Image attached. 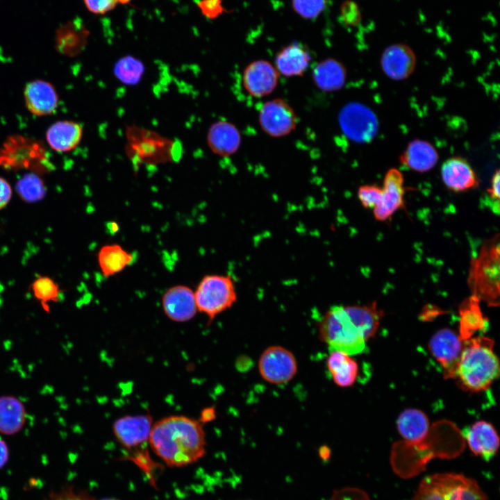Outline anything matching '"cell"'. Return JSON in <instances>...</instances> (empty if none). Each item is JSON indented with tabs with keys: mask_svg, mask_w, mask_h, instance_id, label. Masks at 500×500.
I'll return each mask as SVG.
<instances>
[{
	"mask_svg": "<svg viewBox=\"0 0 500 500\" xmlns=\"http://www.w3.org/2000/svg\"><path fill=\"white\" fill-rule=\"evenodd\" d=\"M198 6L202 13L210 19L217 17L223 12L222 0H201Z\"/></svg>",
	"mask_w": 500,
	"mask_h": 500,
	"instance_id": "obj_38",
	"label": "cell"
},
{
	"mask_svg": "<svg viewBox=\"0 0 500 500\" xmlns=\"http://www.w3.org/2000/svg\"><path fill=\"white\" fill-rule=\"evenodd\" d=\"M197 308L212 320L238 300L235 282L229 275L207 274L194 291Z\"/></svg>",
	"mask_w": 500,
	"mask_h": 500,
	"instance_id": "obj_7",
	"label": "cell"
},
{
	"mask_svg": "<svg viewBox=\"0 0 500 500\" xmlns=\"http://www.w3.org/2000/svg\"><path fill=\"white\" fill-rule=\"evenodd\" d=\"M127 151L128 157L138 164L158 165L174 160L176 144L159 134L136 126L128 127Z\"/></svg>",
	"mask_w": 500,
	"mask_h": 500,
	"instance_id": "obj_8",
	"label": "cell"
},
{
	"mask_svg": "<svg viewBox=\"0 0 500 500\" xmlns=\"http://www.w3.org/2000/svg\"><path fill=\"white\" fill-rule=\"evenodd\" d=\"M215 410L212 407L207 408L201 412V422H210L215 418Z\"/></svg>",
	"mask_w": 500,
	"mask_h": 500,
	"instance_id": "obj_43",
	"label": "cell"
},
{
	"mask_svg": "<svg viewBox=\"0 0 500 500\" xmlns=\"http://www.w3.org/2000/svg\"><path fill=\"white\" fill-rule=\"evenodd\" d=\"M439 156L435 148L428 142L412 140L400 156V162L406 167L417 172H426L434 167Z\"/></svg>",
	"mask_w": 500,
	"mask_h": 500,
	"instance_id": "obj_22",
	"label": "cell"
},
{
	"mask_svg": "<svg viewBox=\"0 0 500 500\" xmlns=\"http://www.w3.org/2000/svg\"><path fill=\"white\" fill-rule=\"evenodd\" d=\"M279 74L275 66L263 60L249 63L242 74V83L252 97H264L271 94L278 83Z\"/></svg>",
	"mask_w": 500,
	"mask_h": 500,
	"instance_id": "obj_14",
	"label": "cell"
},
{
	"mask_svg": "<svg viewBox=\"0 0 500 500\" xmlns=\"http://www.w3.org/2000/svg\"><path fill=\"white\" fill-rule=\"evenodd\" d=\"M82 136L83 128L78 123L62 120L55 122L48 128L46 140L53 150L68 152L78 145Z\"/></svg>",
	"mask_w": 500,
	"mask_h": 500,
	"instance_id": "obj_23",
	"label": "cell"
},
{
	"mask_svg": "<svg viewBox=\"0 0 500 500\" xmlns=\"http://www.w3.org/2000/svg\"><path fill=\"white\" fill-rule=\"evenodd\" d=\"M480 299L472 294L460 306V331L465 337L484 327L485 321L479 306Z\"/></svg>",
	"mask_w": 500,
	"mask_h": 500,
	"instance_id": "obj_30",
	"label": "cell"
},
{
	"mask_svg": "<svg viewBox=\"0 0 500 500\" xmlns=\"http://www.w3.org/2000/svg\"><path fill=\"white\" fill-rule=\"evenodd\" d=\"M115 72L118 78L125 83L138 81L143 73V65L139 60L126 56L117 62Z\"/></svg>",
	"mask_w": 500,
	"mask_h": 500,
	"instance_id": "obj_33",
	"label": "cell"
},
{
	"mask_svg": "<svg viewBox=\"0 0 500 500\" xmlns=\"http://www.w3.org/2000/svg\"><path fill=\"white\" fill-rule=\"evenodd\" d=\"M342 14L344 21L349 24H356L360 19L358 6L353 1H347L342 5Z\"/></svg>",
	"mask_w": 500,
	"mask_h": 500,
	"instance_id": "obj_39",
	"label": "cell"
},
{
	"mask_svg": "<svg viewBox=\"0 0 500 500\" xmlns=\"http://www.w3.org/2000/svg\"><path fill=\"white\" fill-rule=\"evenodd\" d=\"M428 347L433 357L442 367L445 378L456 377L464 347L462 338L453 331L442 328L433 335Z\"/></svg>",
	"mask_w": 500,
	"mask_h": 500,
	"instance_id": "obj_13",
	"label": "cell"
},
{
	"mask_svg": "<svg viewBox=\"0 0 500 500\" xmlns=\"http://www.w3.org/2000/svg\"><path fill=\"white\" fill-rule=\"evenodd\" d=\"M149 414L126 415L112 424L113 433L127 451V458L137 465L149 481L155 483L154 472L158 468L150 457L147 444L153 426Z\"/></svg>",
	"mask_w": 500,
	"mask_h": 500,
	"instance_id": "obj_4",
	"label": "cell"
},
{
	"mask_svg": "<svg viewBox=\"0 0 500 500\" xmlns=\"http://www.w3.org/2000/svg\"><path fill=\"white\" fill-rule=\"evenodd\" d=\"M51 500H90L89 498L82 495L70 492H65L63 494L57 495L55 498Z\"/></svg>",
	"mask_w": 500,
	"mask_h": 500,
	"instance_id": "obj_41",
	"label": "cell"
},
{
	"mask_svg": "<svg viewBox=\"0 0 500 500\" xmlns=\"http://www.w3.org/2000/svg\"><path fill=\"white\" fill-rule=\"evenodd\" d=\"M26 421V410L21 401L12 396L0 397V433L12 435L20 431Z\"/></svg>",
	"mask_w": 500,
	"mask_h": 500,
	"instance_id": "obj_29",
	"label": "cell"
},
{
	"mask_svg": "<svg viewBox=\"0 0 500 500\" xmlns=\"http://www.w3.org/2000/svg\"><path fill=\"white\" fill-rule=\"evenodd\" d=\"M8 449L6 442L0 438V469L2 468L8 460Z\"/></svg>",
	"mask_w": 500,
	"mask_h": 500,
	"instance_id": "obj_42",
	"label": "cell"
},
{
	"mask_svg": "<svg viewBox=\"0 0 500 500\" xmlns=\"http://www.w3.org/2000/svg\"><path fill=\"white\" fill-rule=\"evenodd\" d=\"M241 142L239 130L226 121H219L210 126L207 142L212 152L220 156H228L238 149Z\"/></svg>",
	"mask_w": 500,
	"mask_h": 500,
	"instance_id": "obj_21",
	"label": "cell"
},
{
	"mask_svg": "<svg viewBox=\"0 0 500 500\" xmlns=\"http://www.w3.org/2000/svg\"><path fill=\"white\" fill-rule=\"evenodd\" d=\"M469 285L473 294L490 305L498 304L499 294V244L492 239L484 244L472 262Z\"/></svg>",
	"mask_w": 500,
	"mask_h": 500,
	"instance_id": "obj_6",
	"label": "cell"
},
{
	"mask_svg": "<svg viewBox=\"0 0 500 500\" xmlns=\"http://www.w3.org/2000/svg\"><path fill=\"white\" fill-rule=\"evenodd\" d=\"M12 197V188L9 183L0 177V210L3 209L9 203Z\"/></svg>",
	"mask_w": 500,
	"mask_h": 500,
	"instance_id": "obj_40",
	"label": "cell"
},
{
	"mask_svg": "<svg viewBox=\"0 0 500 500\" xmlns=\"http://www.w3.org/2000/svg\"><path fill=\"white\" fill-rule=\"evenodd\" d=\"M88 10L94 14L102 15L112 10L117 0H83Z\"/></svg>",
	"mask_w": 500,
	"mask_h": 500,
	"instance_id": "obj_37",
	"label": "cell"
},
{
	"mask_svg": "<svg viewBox=\"0 0 500 500\" xmlns=\"http://www.w3.org/2000/svg\"><path fill=\"white\" fill-rule=\"evenodd\" d=\"M165 315L175 322L191 320L198 312L194 292L190 287L176 285L169 288L162 297Z\"/></svg>",
	"mask_w": 500,
	"mask_h": 500,
	"instance_id": "obj_15",
	"label": "cell"
},
{
	"mask_svg": "<svg viewBox=\"0 0 500 500\" xmlns=\"http://www.w3.org/2000/svg\"><path fill=\"white\" fill-rule=\"evenodd\" d=\"M383 190L376 185H364L358 190V197L365 208H374L382 200Z\"/></svg>",
	"mask_w": 500,
	"mask_h": 500,
	"instance_id": "obj_35",
	"label": "cell"
},
{
	"mask_svg": "<svg viewBox=\"0 0 500 500\" xmlns=\"http://www.w3.org/2000/svg\"><path fill=\"white\" fill-rule=\"evenodd\" d=\"M499 170L497 169L493 175L491 185L488 190L489 206L496 214H499Z\"/></svg>",
	"mask_w": 500,
	"mask_h": 500,
	"instance_id": "obj_36",
	"label": "cell"
},
{
	"mask_svg": "<svg viewBox=\"0 0 500 500\" xmlns=\"http://www.w3.org/2000/svg\"><path fill=\"white\" fill-rule=\"evenodd\" d=\"M102 500H117V499H102Z\"/></svg>",
	"mask_w": 500,
	"mask_h": 500,
	"instance_id": "obj_47",
	"label": "cell"
},
{
	"mask_svg": "<svg viewBox=\"0 0 500 500\" xmlns=\"http://www.w3.org/2000/svg\"><path fill=\"white\" fill-rule=\"evenodd\" d=\"M397 427L408 444L417 445L428 438V420L426 415L419 410H404L398 419Z\"/></svg>",
	"mask_w": 500,
	"mask_h": 500,
	"instance_id": "obj_25",
	"label": "cell"
},
{
	"mask_svg": "<svg viewBox=\"0 0 500 500\" xmlns=\"http://www.w3.org/2000/svg\"><path fill=\"white\" fill-rule=\"evenodd\" d=\"M16 191L23 201L33 203L44 198L46 187L38 174L31 172L17 182Z\"/></svg>",
	"mask_w": 500,
	"mask_h": 500,
	"instance_id": "obj_32",
	"label": "cell"
},
{
	"mask_svg": "<svg viewBox=\"0 0 500 500\" xmlns=\"http://www.w3.org/2000/svg\"><path fill=\"white\" fill-rule=\"evenodd\" d=\"M149 444L167 465L182 467L204 456L206 434L200 421L171 415L153 424Z\"/></svg>",
	"mask_w": 500,
	"mask_h": 500,
	"instance_id": "obj_2",
	"label": "cell"
},
{
	"mask_svg": "<svg viewBox=\"0 0 500 500\" xmlns=\"http://www.w3.org/2000/svg\"><path fill=\"white\" fill-rule=\"evenodd\" d=\"M493 345V340L484 336L464 342L456 377L466 389L483 390L499 376V364Z\"/></svg>",
	"mask_w": 500,
	"mask_h": 500,
	"instance_id": "obj_3",
	"label": "cell"
},
{
	"mask_svg": "<svg viewBox=\"0 0 500 500\" xmlns=\"http://www.w3.org/2000/svg\"><path fill=\"white\" fill-rule=\"evenodd\" d=\"M310 56L301 44L293 43L283 48L276 55L275 67L287 77L301 76L309 66Z\"/></svg>",
	"mask_w": 500,
	"mask_h": 500,
	"instance_id": "obj_24",
	"label": "cell"
},
{
	"mask_svg": "<svg viewBox=\"0 0 500 500\" xmlns=\"http://www.w3.org/2000/svg\"><path fill=\"white\" fill-rule=\"evenodd\" d=\"M413 500H488L473 478L457 473H437L425 476Z\"/></svg>",
	"mask_w": 500,
	"mask_h": 500,
	"instance_id": "obj_5",
	"label": "cell"
},
{
	"mask_svg": "<svg viewBox=\"0 0 500 500\" xmlns=\"http://www.w3.org/2000/svg\"><path fill=\"white\" fill-rule=\"evenodd\" d=\"M416 56L412 49L404 44H392L383 51L381 66L389 78L400 81L408 78L414 71Z\"/></svg>",
	"mask_w": 500,
	"mask_h": 500,
	"instance_id": "obj_16",
	"label": "cell"
},
{
	"mask_svg": "<svg viewBox=\"0 0 500 500\" xmlns=\"http://www.w3.org/2000/svg\"><path fill=\"white\" fill-rule=\"evenodd\" d=\"M381 203L373 208L375 218L378 221H385L390 218L403 205V176L397 169L391 168L386 173Z\"/></svg>",
	"mask_w": 500,
	"mask_h": 500,
	"instance_id": "obj_17",
	"label": "cell"
},
{
	"mask_svg": "<svg viewBox=\"0 0 500 500\" xmlns=\"http://www.w3.org/2000/svg\"><path fill=\"white\" fill-rule=\"evenodd\" d=\"M131 0H117L118 2L124 4L128 3Z\"/></svg>",
	"mask_w": 500,
	"mask_h": 500,
	"instance_id": "obj_46",
	"label": "cell"
},
{
	"mask_svg": "<svg viewBox=\"0 0 500 500\" xmlns=\"http://www.w3.org/2000/svg\"><path fill=\"white\" fill-rule=\"evenodd\" d=\"M472 452L485 461H490L499 447V438L494 428L488 422L480 421L462 430Z\"/></svg>",
	"mask_w": 500,
	"mask_h": 500,
	"instance_id": "obj_18",
	"label": "cell"
},
{
	"mask_svg": "<svg viewBox=\"0 0 500 500\" xmlns=\"http://www.w3.org/2000/svg\"><path fill=\"white\" fill-rule=\"evenodd\" d=\"M312 76L315 85L319 89L331 92L342 88L346 81L347 72L340 62L328 58L316 65Z\"/></svg>",
	"mask_w": 500,
	"mask_h": 500,
	"instance_id": "obj_28",
	"label": "cell"
},
{
	"mask_svg": "<svg viewBox=\"0 0 500 500\" xmlns=\"http://www.w3.org/2000/svg\"><path fill=\"white\" fill-rule=\"evenodd\" d=\"M258 371L262 378L274 385L290 381L298 371L294 355L286 348L270 346L263 351L258 360Z\"/></svg>",
	"mask_w": 500,
	"mask_h": 500,
	"instance_id": "obj_10",
	"label": "cell"
},
{
	"mask_svg": "<svg viewBox=\"0 0 500 500\" xmlns=\"http://www.w3.org/2000/svg\"><path fill=\"white\" fill-rule=\"evenodd\" d=\"M107 228L108 229V231L110 233H115L119 230V226H118V224L116 223L115 222H110L108 223Z\"/></svg>",
	"mask_w": 500,
	"mask_h": 500,
	"instance_id": "obj_44",
	"label": "cell"
},
{
	"mask_svg": "<svg viewBox=\"0 0 500 500\" xmlns=\"http://www.w3.org/2000/svg\"><path fill=\"white\" fill-rule=\"evenodd\" d=\"M441 176L444 185L454 192H463L478 185L477 175L462 157L453 156L443 162Z\"/></svg>",
	"mask_w": 500,
	"mask_h": 500,
	"instance_id": "obj_20",
	"label": "cell"
},
{
	"mask_svg": "<svg viewBox=\"0 0 500 500\" xmlns=\"http://www.w3.org/2000/svg\"><path fill=\"white\" fill-rule=\"evenodd\" d=\"M134 255L118 244L103 245L97 253V262L105 277L122 272L134 261Z\"/></svg>",
	"mask_w": 500,
	"mask_h": 500,
	"instance_id": "obj_26",
	"label": "cell"
},
{
	"mask_svg": "<svg viewBox=\"0 0 500 500\" xmlns=\"http://www.w3.org/2000/svg\"><path fill=\"white\" fill-rule=\"evenodd\" d=\"M26 107L33 115L38 117L53 113L58 103V94L54 87L43 80L28 83L24 90Z\"/></svg>",
	"mask_w": 500,
	"mask_h": 500,
	"instance_id": "obj_19",
	"label": "cell"
},
{
	"mask_svg": "<svg viewBox=\"0 0 500 500\" xmlns=\"http://www.w3.org/2000/svg\"><path fill=\"white\" fill-rule=\"evenodd\" d=\"M33 294L43 309L49 311V303L57 302L60 299L61 290L58 283L51 278L39 276L31 285Z\"/></svg>",
	"mask_w": 500,
	"mask_h": 500,
	"instance_id": "obj_31",
	"label": "cell"
},
{
	"mask_svg": "<svg viewBox=\"0 0 500 500\" xmlns=\"http://www.w3.org/2000/svg\"><path fill=\"white\" fill-rule=\"evenodd\" d=\"M48 164L43 145L22 135L7 138L0 149V166L5 169H26L39 174L48 170Z\"/></svg>",
	"mask_w": 500,
	"mask_h": 500,
	"instance_id": "obj_9",
	"label": "cell"
},
{
	"mask_svg": "<svg viewBox=\"0 0 500 500\" xmlns=\"http://www.w3.org/2000/svg\"><path fill=\"white\" fill-rule=\"evenodd\" d=\"M340 124L350 139L358 142L370 141L378 131V120L374 112L364 105L352 103L340 113Z\"/></svg>",
	"mask_w": 500,
	"mask_h": 500,
	"instance_id": "obj_11",
	"label": "cell"
},
{
	"mask_svg": "<svg viewBox=\"0 0 500 500\" xmlns=\"http://www.w3.org/2000/svg\"><path fill=\"white\" fill-rule=\"evenodd\" d=\"M319 455L323 459L327 458L330 456V450L327 447H322L319 449Z\"/></svg>",
	"mask_w": 500,
	"mask_h": 500,
	"instance_id": "obj_45",
	"label": "cell"
},
{
	"mask_svg": "<svg viewBox=\"0 0 500 500\" xmlns=\"http://www.w3.org/2000/svg\"><path fill=\"white\" fill-rule=\"evenodd\" d=\"M350 355L340 351H331L326 360L328 371L338 386H351L356 381L358 366Z\"/></svg>",
	"mask_w": 500,
	"mask_h": 500,
	"instance_id": "obj_27",
	"label": "cell"
},
{
	"mask_svg": "<svg viewBox=\"0 0 500 500\" xmlns=\"http://www.w3.org/2000/svg\"><path fill=\"white\" fill-rule=\"evenodd\" d=\"M294 10L306 19L317 17L326 6L325 0H292Z\"/></svg>",
	"mask_w": 500,
	"mask_h": 500,
	"instance_id": "obj_34",
	"label": "cell"
},
{
	"mask_svg": "<svg viewBox=\"0 0 500 500\" xmlns=\"http://www.w3.org/2000/svg\"><path fill=\"white\" fill-rule=\"evenodd\" d=\"M259 123L262 131L272 137H282L290 133L296 127L295 112L283 99L267 101L259 112Z\"/></svg>",
	"mask_w": 500,
	"mask_h": 500,
	"instance_id": "obj_12",
	"label": "cell"
},
{
	"mask_svg": "<svg viewBox=\"0 0 500 500\" xmlns=\"http://www.w3.org/2000/svg\"><path fill=\"white\" fill-rule=\"evenodd\" d=\"M383 315L376 302L332 306L318 323L319 339L330 351H340L350 356L360 353L366 348V341L376 333Z\"/></svg>",
	"mask_w": 500,
	"mask_h": 500,
	"instance_id": "obj_1",
	"label": "cell"
}]
</instances>
